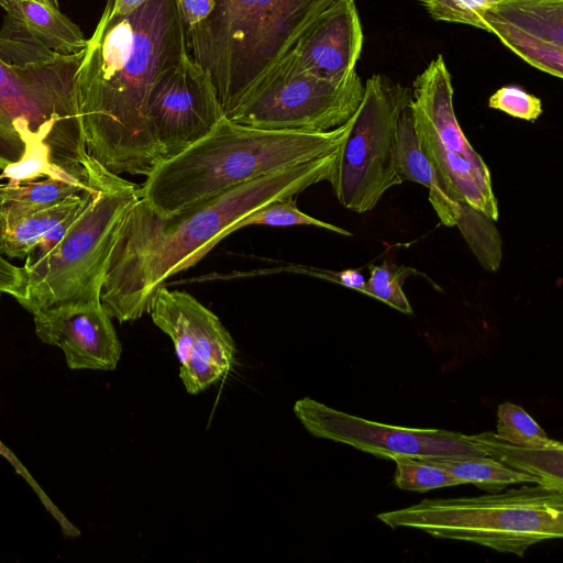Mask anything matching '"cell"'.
Masks as SVG:
<instances>
[{
    "instance_id": "28",
    "label": "cell",
    "mask_w": 563,
    "mask_h": 563,
    "mask_svg": "<svg viewBox=\"0 0 563 563\" xmlns=\"http://www.w3.org/2000/svg\"><path fill=\"white\" fill-rule=\"evenodd\" d=\"M435 21L467 24L483 30V14L500 0H420Z\"/></svg>"
},
{
    "instance_id": "2",
    "label": "cell",
    "mask_w": 563,
    "mask_h": 563,
    "mask_svg": "<svg viewBox=\"0 0 563 563\" xmlns=\"http://www.w3.org/2000/svg\"><path fill=\"white\" fill-rule=\"evenodd\" d=\"M341 151V150H340ZM340 152L257 177L201 203L161 214L141 197L125 214L112 246L100 300L119 322L148 313L166 280L196 265L239 221L276 199L331 183Z\"/></svg>"
},
{
    "instance_id": "20",
    "label": "cell",
    "mask_w": 563,
    "mask_h": 563,
    "mask_svg": "<svg viewBox=\"0 0 563 563\" xmlns=\"http://www.w3.org/2000/svg\"><path fill=\"white\" fill-rule=\"evenodd\" d=\"M89 190L43 209L0 217V253L9 258L25 257L47 231L87 202Z\"/></svg>"
},
{
    "instance_id": "26",
    "label": "cell",
    "mask_w": 563,
    "mask_h": 563,
    "mask_svg": "<svg viewBox=\"0 0 563 563\" xmlns=\"http://www.w3.org/2000/svg\"><path fill=\"white\" fill-rule=\"evenodd\" d=\"M413 273L415 269L410 267L397 266L388 261L380 265H369V278L362 294L376 298L402 313L411 314L412 308L402 285Z\"/></svg>"
},
{
    "instance_id": "1",
    "label": "cell",
    "mask_w": 563,
    "mask_h": 563,
    "mask_svg": "<svg viewBox=\"0 0 563 563\" xmlns=\"http://www.w3.org/2000/svg\"><path fill=\"white\" fill-rule=\"evenodd\" d=\"M187 55L177 0H147L115 15L106 8L78 71L88 154L114 174L148 176L164 161L146 104L157 76Z\"/></svg>"
},
{
    "instance_id": "35",
    "label": "cell",
    "mask_w": 563,
    "mask_h": 563,
    "mask_svg": "<svg viewBox=\"0 0 563 563\" xmlns=\"http://www.w3.org/2000/svg\"><path fill=\"white\" fill-rule=\"evenodd\" d=\"M2 184H0V187H1Z\"/></svg>"
},
{
    "instance_id": "6",
    "label": "cell",
    "mask_w": 563,
    "mask_h": 563,
    "mask_svg": "<svg viewBox=\"0 0 563 563\" xmlns=\"http://www.w3.org/2000/svg\"><path fill=\"white\" fill-rule=\"evenodd\" d=\"M89 198L63 240L45 256L24 263V294L18 301L31 313L100 302L108 260L121 223L140 198L141 186L90 156Z\"/></svg>"
},
{
    "instance_id": "18",
    "label": "cell",
    "mask_w": 563,
    "mask_h": 563,
    "mask_svg": "<svg viewBox=\"0 0 563 563\" xmlns=\"http://www.w3.org/2000/svg\"><path fill=\"white\" fill-rule=\"evenodd\" d=\"M4 19L59 54L85 51L87 38L80 27L60 12L35 0H0Z\"/></svg>"
},
{
    "instance_id": "16",
    "label": "cell",
    "mask_w": 563,
    "mask_h": 563,
    "mask_svg": "<svg viewBox=\"0 0 563 563\" xmlns=\"http://www.w3.org/2000/svg\"><path fill=\"white\" fill-rule=\"evenodd\" d=\"M363 48V30L355 0H340L323 12L289 51L306 70L341 78L355 69Z\"/></svg>"
},
{
    "instance_id": "12",
    "label": "cell",
    "mask_w": 563,
    "mask_h": 563,
    "mask_svg": "<svg viewBox=\"0 0 563 563\" xmlns=\"http://www.w3.org/2000/svg\"><path fill=\"white\" fill-rule=\"evenodd\" d=\"M148 313L167 334L180 363L179 376L189 394H198L228 374L234 341L220 319L190 294L162 286Z\"/></svg>"
},
{
    "instance_id": "19",
    "label": "cell",
    "mask_w": 563,
    "mask_h": 563,
    "mask_svg": "<svg viewBox=\"0 0 563 563\" xmlns=\"http://www.w3.org/2000/svg\"><path fill=\"white\" fill-rule=\"evenodd\" d=\"M470 438L486 456L536 476L541 485L563 493V445L553 440L544 446H522L499 439L496 433L485 431Z\"/></svg>"
},
{
    "instance_id": "15",
    "label": "cell",
    "mask_w": 563,
    "mask_h": 563,
    "mask_svg": "<svg viewBox=\"0 0 563 563\" xmlns=\"http://www.w3.org/2000/svg\"><path fill=\"white\" fill-rule=\"evenodd\" d=\"M32 314L38 339L58 346L69 368L113 371L117 367L122 346L112 317L101 301Z\"/></svg>"
},
{
    "instance_id": "33",
    "label": "cell",
    "mask_w": 563,
    "mask_h": 563,
    "mask_svg": "<svg viewBox=\"0 0 563 563\" xmlns=\"http://www.w3.org/2000/svg\"><path fill=\"white\" fill-rule=\"evenodd\" d=\"M147 0H108L106 9L115 15L131 13L142 7Z\"/></svg>"
},
{
    "instance_id": "9",
    "label": "cell",
    "mask_w": 563,
    "mask_h": 563,
    "mask_svg": "<svg viewBox=\"0 0 563 563\" xmlns=\"http://www.w3.org/2000/svg\"><path fill=\"white\" fill-rule=\"evenodd\" d=\"M363 95L355 69L341 78L321 77L289 52L227 118L264 130L329 131L352 118Z\"/></svg>"
},
{
    "instance_id": "4",
    "label": "cell",
    "mask_w": 563,
    "mask_h": 563,
    "mask_svg": "<svg viewBox=\"0 0 563 563\" xmlns=\"http://www.w3.org/2000/svg\"><path fill=\"white\" fill-rule=\"evenodd\" d=\"M340 0H177L186 53L228 117Z\"/></svg>"
},
{
    "instance_id": "13",
    "label": "cell",
    "mask_w": 563,
    "mask_h": 563,
    "mask_svg": "<svg viewBox=\"0 0 563 563\" xmlns=\"http://www.w3.org/2000/svg\"><path fill=\"white\" fill-rule=\"evenodd\" d=\"M146 113L164 161L205 137L225 117L210 75L188 55L157 76Z\"/></svg>"
},
{
    "instance_id": "23",
    "label": "cell",
    "mask_w": 563,
    "mask_h": 563,
    "mask_svg": "<svg viewBox=\"0 0 563 563\" xmlns=\"http://www.w3.org/2000/svg\"><path fill=\"white\" fill-rule=\"evenodd\" d=\"M455 225L483 268L496 272L503 258V242L495 220L481 210L461 202Z\"/></svg>"
},
{
    "instance_id": "22",
    "label": "cell",
    "mask_w": 563,
    "mask_h": 563,
    "mask_svg": "<svg viewBox=\"0 0 563 563\" xmlns=\"http://www.w3.org/2000/svg\"><path fill=\"white\" fill-rule=\"evenodd\" d=\"M449 470L455 476L487 492H499L514 484H539L536 476L517 471L489 456L461 459H426Z\"/></svg>"
},
{
    "instance_id": "30",
    "label": "cell",
    "mask_w": 563,
    "mask_h": 563,
    "mask_svg": "<svg viewBox=\"0 0 563 563\" xmlns=\"http://www.w3.org/2000/svg\"><path fill=\"white\" fill-rule=\"evenodd\" d=\"M0 455L3 456L7 461H9L14 467L15 472L20 474L26 483L32 487L35 494L38 496L45 509L54 517V519L58 522L62 528V531L67 538H76L80 534L79 529H77L59 510L56 505L49 499L46 493L40 487L37 482L32 477L30 472L25 466L20 462V460L13 454V452L4 445V443L0 440Z\"/></svg>"
},
{
    "instance_id": "25",
    "label": "cell",
    "mask_w": 563,
    "mask_h": 563,
    "mask_svg": "<svg viewBox=\"0 0 563 563\" xmlns=\"http://www.w3.org/2000/svg\"><path fill=\"white\" fill-rule=\"evenodd\" d=\"M295 196H287L263 206L246 218L239 221L234 231L247 225H312L330 230L334 233L351 236L352 233L334 224L318 220L302 211L296 205Z\"/></svg>"
},
{
    "instance_id": "27",
    "label": "cell",
    "mask_w": 563,
    "mask_h": 563,
    "mask_svg": "<svg viewBox=\"0 0 563 563\" xmlns=\"http://www.w3.org/2000/svg\"><path fill=\"white\" fill-rule=\"evenodd\" d=\"M496 435L522 446H544L553 441L526 410L511 402L498 406Z\"/></svg>"
},
{
    "instance_id": "34",
    "label": "cell",
    "mask_w": 563,
    "mask_h": 563,
    "mask_svg": "<svg viewBox=\"0 0 563 563\" xmlns=\"http://www.w3.org/2000/svg\"><path fill=\"white\" fill-rule=\"evenodd\" d=\"M35 1L41 2L45 5H48L53 9H59L58 0H35Z\"/></svg>"
},
{
    "instance_id": "31",
    "label": "cell",
    "mask_w": 563,
    "mask_h": 563,
    "mask_svg": "<svg viewBox=\"0 0 563 563\" xmlns=\"http://www.w3.org/2000/svg\"><path fill=\"white\" fill-rule=\"evenodd\" d=\"M0 294L12 296L19 301L24 294L22 267L12 264L0 253Z\"/></svg>"
},
{
    "instance_id": "14",
    "label": "cell",
    "mask_w": 563,
    "mask_h": 563,
    "mask_svg": "<svg viewBox=\"0 0 563 563\" xmlns=\"http://www.w3.org/2000/svg\"><path fill=\"white\" fill-rule=\"evenodd\" d=\"M493 33L529 65L563 76V0H500L483 14Z\"/></svg>"
},
{
    "instance_id": "5",
    "label": "cell",
    "mask_w": 563,
    "mask_h": 563,
    "mask_svg": "<svg viewBox=\"0 0 563 563\" xmlns=\"http://www.w3.org/2000/svg\"><path fill=\"white\" fill-rule=\"evenodd\" d=\"M354 114L329 131L256 129L222 118L181 153L159 163L140 185V197L173 214L257 177L340 152Z\"/></svg>"
},
{
    "instance_id": "8",
    "label": "cell",
    "mask_w": 563,
    "mask_h": 563,
    "mask_svg": "<svg viewBox=\"0 0 563 563\" xmlns=\"http://www.w3.org/2000/svg\"><path fill=\"white\" fill-rule=\"evenodd\" d=\"M410 100L411 89L384 75L366 79L330 183L344 208L371 211L387 190L402 184L395 166L396 129Z\"/></svg>"
},
{
    "instance_id": "32",
    "label": "cell",
    "mask_w": 563,
    "mask_h": 563,
    "mask_svg": "<svg viewBox=\"0 0 563 563\" xmlns=\"http://www.w3.org/2000/svg\"><path fill=\"white\" fill-rule=\"evenodd\" d=\"M334 279L344 287L360 292L363 291L366 283L364 276L356 269H345L340 273H334Z\"/></svg>"
},
{
    "instance_id": "7",
    "label": "cell",
    "mask_w": 563,
    "mask_h": 563,
    "mask_svg": "<svg viewBox=\"0 0 563 563\" xmlns=\"http://www.w3.org/2000/svg\"><path fill=\"white\" fill-rule=\"evenodd\" d=\"M377 518L393 529H417L522 558L529 547L562 538L563 495L539 484L522 485L475 497L423 499Z\"/></svg>"
},
{
    "instance_id": "10",
    "label": "cell",
    "mask_w": 563,
    "mask_h": 563,
    "mask_svg": "<svg viewBox=\"0 0 563 563\" xmlns=\"http://www.w3.org/2000/svg\"><path fill=\"white\" fill-rule=\"evenodd\" d=\"M409 109L420 147L450 191L496 221L490 170L459 124L451 74L441 54L412 81Z\"/></svg>"
},
{
    "instance_id": "17",
    "label": "cell",
    "mask_w": 563,
    "mask_h": 563,
    "mask_svg": "<svg viewBox=\"0 0 563 563\" xmlns=\"http://www.w3.org/2000/svg\"><path fill=\"white\" fill-rule=\"evenodd\" d=\"M395 166L401 181L428 188L429 201L441 224L454 227L461 202L450 191L434 165L420 147L409 104L401 111L396 129Z\"/></svg>"
},
{
    "instance_id": "21",
    "label": "cell",
    "mask_w": 563,
    "mask_h": 563,
    "mask_svg": "<svg viewBox=\"0 0 563 563\" xmlns=\"http://www.w3.org/2000/svg\"><path fill=\"white\" fill-rule=\"evenodd\" d=\"M88 190V178L69 174L47 176L42 180L20 184H2L0 187V217H12L43 209Z\"/></svg>"
},
{
    "instance_id": "11",
    "label": "cell",
    "mask_w": 563,
    "mask_h": 563,
    "mask_svg": "<svg viewBox=\"0 0 563 563\" xmlns=\"http://www.w3.org/2000/svg\"><path fill=\"white\" fill-rule=\"evenodd\" d=\"M294 412L310 434L382 459L486 456L470 435L461 432L384 424L333 409L309 397L297 400Z\"/></svg>"
},
{
    "instance_id": "24",
    "label": "cell",
    "mask_w": 563,
    "mask_h": 563,
    "mask_svg": "<svg viewBox=\"0 0 563 563\" xmlns=\"http://www.w3.org/2000/svg\"><path fill=\"white\" fill-rule=\"evenodd\" d=\"M395 485L398 488L424 493L430 489L466 484L449 470L433 462L412 459L395 457Z\"/></svg>"
},
{
    "instance_id": "3",
    "label": "cell",
    "mask_w": 563,
    "mask_h": 563,
    "mask_svg": "<svg viewBox=\"0 0 563 563\" xmlns=\"http://www.w3.org/2000/svg\"><path fill=\"white\" fill-rule=\"evenodd\" d=\"M84 51L59 54L11 25L0 29V169L21 159L48 175L88 178L80 113Z\"/></svg>"
},
{
    "instance_id": "29",
    "label": "cell",
    "mask_w": 563,
    "mask_h": 563,
    "mask_svg": "<svg viewBox=\"0 0 563 563\" xmlns=\"http://www.w3.org/2000/svg\"><path fill=\"white\" fill-rule=\"evenodd\" d=\"M488 107L533 122L542 114L541 100L518 86H504L488 99Z\"/></svg>"
}]
</instances>
